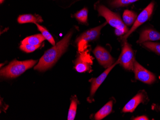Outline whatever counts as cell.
Returning <instances> with one entry per match:
<instances>
[{"mask_svg":"<svg viewBox=\"0 0 160 120\" xmlns=\"http://www.w3.org/2000/svg\"><path fill=\"white\" fill-rule=\"evenodd\" d=\"M72 34V32H69L53 47L46 51L34 69L39 71H44L52 67L66 50Z\"/></svg>","mask_w":160,"mask_h":120,"instance_id":"1","label":"cell"},{"mask_svg":"<svg viewBox=\"0 0 160 120\" xmlns=\"http://www.w3.org/2000/svg\"><path fill=\"white\" fill-rule=\"evenodd\" d=\"M37 61L35 60H28L23 61L14 60L10 63L8 66L1 70V76L7 78H16L33 67Z\"/></svg>","mask_w":160,"mask_h":120,"instance_id":"2","label":"cell"},{"mask_svg":"<svg viewBox=\"0 0 160 120\" xmlns=\"http://www.w3.org/2000/svg\"><path fill=\"white\" fill-rule=\"evenodd\" d=\"M98 11L99 16L104 17L107 23L115 29H122L128 32V28L118 13L113 12L104 5H100L98 8Z\"/></svg>","mask_w":160,"mask_h":120,"instance_id":"3","label":"cell"},{"mask_svg":"<svg viewBox=\"0 0 160 120\" xmlns=\"http://www.w3.org/2000/svg\"><path fill=\"white\" fill-rule=\"evenodd\" d=\"M107 24V22H106L103 25L90 29L82 33L79 36L76 40V43L78 45L79 51H82L84 50V48L86 47L87 42L98 39L99 37L102 28L105 26Z\"/></svg>","mask_w":160,"mask_h":120,"instance_id":"4","label":"cell"},{"mask_svg":"<svg viewBox=\"0 0 160 120\" xmlns=\"http://www.w3.org/2000/svg\"><path fill=\"white\" fill-rule=\"evenodd\" d=\"M124 41L122 52L118 59L119 63L126 70H133L134 63L135 60L133 51L126 40Z\"/></svg>","mask_w":160,"mask_h":120,"instance_id":"5","label":"cell"},{"mask_svg":"<svg viewBox=\"0 0 160 120\" xmlns=\"http://www.w3.org/2000/svg\"><path fill=\"white\" fill-rule=\"evenodd\" d=\"M154 2H152L146 7L141 13L138 16L136 20L135 21L133 25L132 28L126 33L122 37L121 39L123 40H126L127 38L130 36V34L134 32L136 29H137L140 26L142 25L145 22H146L149 18L152 15L153 12V8H154Z\"/></svg>","mask_w":160,"mask_h":120,"instance_id":"6","label":"cell"},{"mask_svg":"<svg viewBox=\"0 0 160 120\" xmlns=\"http://www.w3.org/2000/svg\"><path fill=\"white\" fill-rule=\"evenodd\" d=\"M133 71L136 79L144 83L151 84L156 80V77L153 73L146 70L136 60L134 63Z\"/></svg>","mask_w":160,"mask_h":120,"instance_id":"7","label":"cell"},{"mask_svg":"<svg viewBox=\"0 0 160 120\" xmlns=\"http://www.w3.org/2000/svg\"><path fill=\"white\" fill-rule=\"evenodd\" d=\"M93 53L99 63L104 68L107 69L114 64L115 60L104 47L98 46L94 49Z\"/></svg>","mask_w":160,"mask_h":120,"instance_id":"8","label":"cell"},{"mask_svg":"<svg viewBox=\"0 0 160 120\" xmlns=\"http://www.w3.org/2000/svg\"><path fill=\"white\" fill-rule=\"evenodd\" d=\"M118 63H119V60H118L116 61L113 65L110 66V67L107 68V70L98 78H92L91 79L90 81L91 82L92 84L90 94L89 97L87 98V101L89 102L90 103L92 102L94 94H96V91L98 90V88L103 83L104 80L107 78V76L108 75L109 72L111 71V70L115 67V66L117 65V64H118Z\"/></svg>","mask_w":160,"mask_h":120,"instance_id":"9","label":"cell"},{"mask_svg":"<svg viewBox=\"0 0 160 120\" xmlns=\"http://www.w3.org/2000/svg\"><path fill=\"white\" fill-rule=\"evenodd\" d=\"M88 51L82 52L75 61V68L79 73H83L90 69L92 60Z\"/></svg>","mask_w":160,"mask_h":120,"instance_id":"10","label":"cell"},{"mask_svg":"<svg viewBox=\"0 0 160 120\" xmlns=\"http://www.w3.org/2000/svg\"><path fill=\"white\" fill-rule=\"evenodd\" d=\"M144 101V95L141 91L134 97L125 106L122 110L123 113H132L139 104Z\"/></svg>","mask_w":160,"mask_h":120,"instance_id":"11","label":"cell"},{"mask_svg":"<svg viewBox=\"0 0 160 120\" xmlns=\"http://www.w3.org/2000/svg\"><path fill=\"white\" fill-rule=\"evenodd\" d=\"M160 40V33L153 29L143 30L140 35L137 43H142L147 41H156Z\"/></svg>","mask_w":160,"mask_h":120,"instance_id":"12","label":"cell"},{"mask_svg":"<svg viewBox=\"0 0 160 120\" xmlns=\"http://www.w3.org/2000/svg\"><path fill=\"white\" fill-rule=\"evenodd\" d=\"M113 101H109L99 111H98L95 115L94 118L97 120H101L110 114L113 108Z\"/></svg>","mask_w":160,"mask_h":120,"instance_id":"13","label":"cell"},{"mask_svg":"<svg viewBox=\"0 0 160 120\" xmlns=\"http://www.w3.org/2000/svg\"><path fill=\"white\" fill-rule=\"evenodd\" d=\"M18 21L19 24L31 23L36 24L43 22V20L40 16L28 14L20 16L18 18Z\"/></svg>","mask_w":160,"mask_h":120,"instance_id":"14","label":"cell"},{"mask_svg":"<svg viewBox=\"0 0 160 120\" xmlns=\"http://www.w3.org/2000/svg\"><path fill=\"white\" fill-rule=\"evenodd\" d=\"M45 40V38L43 36V35L38 34L26 37L22 41L21 44H28L32 45H41V43H42V42Z\"/></svg>","mask_w":160,"mask_h":120,"instance_id":"15","label":"cell"},{"mask_svg":"<svg viewBox=\"0 0 160 120\" xmlns=\"http://www.w3.org/2000/svg\"><path fill=\"white\" fill-rule=\"evenodd\" d=\"M123 21L126 25L131 26L134 23L137 18V14L134 12L126 10L123 14Z\"/></svg>","mask_w":160,"mask_h":120,"instance_id":"16","label":"cell"},{"mask_svg":"<svg viewBox=\"0 0 160 120\" xmlns=\"http://www.w3.org/2000/svg\"><path fill=\"white\" fill-rule=\"evenodd\" d=\"M79 103L77 97L73 96L71 100V105L69 108L68 115V120H73L76 116L77 105Z\"/></svg>","mask_w":160,"mask_h":120,"instance_id":"17","label":"cell"},{"mask_svg":"<svg viewBox=\"0 0 160 120\" xmlns=\"http://www.w3.org/2000/svg\"><path fill=\"white\" fill-rule=\"evenodd\" d=\"M88 13V10L86 8H84L75 13L74 17L80 23L86 24L87 23Z\"/></svg>","mask_w":160,"mask_h":120,"instance_id":"18","label":"cell"},{"mask_svg":"<svg viewBox=\"0 0 160 120\" xmlns=\"http://www.w3.org/2000/svg\"><path fill=\"white\" fill-rule=\"evenodd\" d=\"M36 25L37 26L38 28L39 31H40L43 36L45 37V39L47 40L52 45H55V41L52 35L50 34L49 32L45 28L39 25L38 23H37Z\"/></svg>","mask_w":160,"mask_h":120,"instance_id":"19","label":"cell"},{"mask_svg":"<svg viewBox=\"0 0 160 120\" xmlns=\"http://www.w3.org/2000/svg\"><path fill=\"white\" fill-rule=\"evenodd\" d=\"M142 45L160 55V44L151 42H144L142 43Z\"/></svg>","mask_w":160,"mask_h":120,"instance_id":"20","label":"cell"},{"mask_svg":"<svg viewBox=\"0 0 160 120\" xmlns=\"http://www.w3.org/2000/svg\"><path fill=\"white\" fill-rule=\"evenodd\" d=\"M138 1L139 0H113L111 2V5L115 7H119L127 6Z\"/></svg>","mask_w":160,"mask_h":120,"instance_id":"21","label":"cell"},{"mask_svg":"<svg viewBox=\"0 0 160 120\" xmlns=\"http://www.w3.org/2000/svg\"><path fill=\"white\" fill-rule=\"evenodd\" d=\"M41 45H32L28 44H21L20 46L21 50L25 52L26 53H31L36 50V49L39 48Z\"/></svg>","mask_w":160,"mask_h":120,"instance_id":"22","label":"cell"},{"mask_svg":"<svg viewBox=\"0 0 160 120\" xmlns=\"http://www.w3.org/2000/svg\"><path fill=\"white\" fill-rule=\"evenodd\" d=\"M127 33L126 31L122 29H115V34L118 36H120L121 35H125Z\"/></svg>","mask_w":160,"mask_h":120,"instance_id":"23","label":"cell"},{"mask_svg":"<svg viewBox=\"0 0 160 120\" xmlns=\"http://www.w3.org/2000/svg\"><path fill=\"white\" fill-rule=\"evenodd\" d=\"M133 120H149L148 117L147 116H139V117H136V118H134Z\"/></svg>","mask_w":160,"mask_h":120,"instance_id":"24","label":"cell"},{"mask_svg":"<svg viewBox=\"0 0 160 120\" xmlns=\"http://www.w3.org/2000/svg\"><path fill=\"white\" fill-rule=\"evenodd\" d=\"M4 1V0H0V3H1V4H2V2H3Z\"/></svg>","mask_w":160,"mask_h":120,"instance_id":"25","label":"cell"},{"mask_svg":"<svg viewBox=\"0 0 160 120\" xmlns=\"http://www.w3.org/2000/svg\"></svg>","mask_w":160,"mask_h":120,"instance_id":"26","label":"cell"}]
</instances>
